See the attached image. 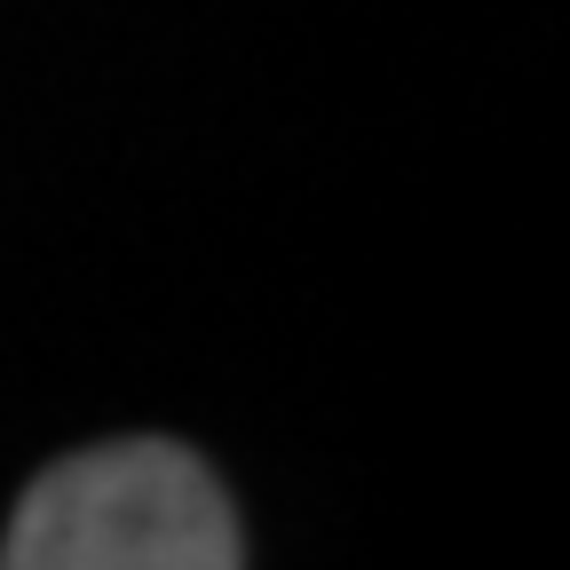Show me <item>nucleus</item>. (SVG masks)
Instances as JSON below:
<instances>
[{"label":"nucleus","instance_id":"obj_1","mask_svg":"<svg viewBox=\"0 0 570 570\" xmlns=\"http://www.w3.org/2000/svg\"><path fill=\"white\" fill-rule=\"evenodd\" d=\"M0 570H238V515L198 452L127 436L32 475Z\"/></svg>","mask_w":570,"mask_h":570}]
</instances>
